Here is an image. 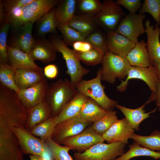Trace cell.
Segmentation results:
<instances>
[{"instance_id":"obj_1","label":"cell","mask_w":160,"mask_h":160,"mask_svg":"<svg viewBox=\"0 0 160 160\" xmlns=\"http://www.w3.org/2000/svg\"><path fill=\"white\" fill-rule=\"evenodd\" d=\"M59 0H33L19 8L5 12V20L12 27L36 22L50 10L55 8Z\"/></svg>"},{"instance_id":"obj_2","label":"cell","mask_w":160,"mask_h":160,"mask_svg":"<svg viewBox=\"0 0 160 160\" xmlns=\"http://www.w3.org/2000/svg\"><path fill=\"white\" fill-rule=\"evenodd\" d=\"M79 92L70 81L61 79L49 84L44 100L48 104L52 116H55L63 106Z\"/></svg>"},{"instance_id":"obj_3","label":"cell","mask_w":160,"mask_h":160,"mask_svg":"<svg viewBox=\"0 0 160 160\" xmlns=\"http://www.w3.org/2000/svg\"><path fill=\"white\" fill-rule=\"evenodd\" d=\"M49 38L57 51L62 55L67 69L65 73L70 76L71 83L76 86L83 80L84 76L90 72L89 70L82 65L77 52L68 47L60 36L57 34H51Z\"/></svg>"},{"instance_id":"obj_4","label":"cell","mask_w":160,"mask_h":160,"mask_svg":"<svg viewBox=\"0 0 160 160\" xmlns=\"http://www.w3.org/2000/svg\"><path fill=\"white\" fill-rule=\"evenodd\" d=\"M101 77L102 67L97 72L95 78L83 80L75 87L79 92L94 100L103 109L109 111L114 109L118 102L109 98L105 93Z\"/></svg>"},{"instance_id":"obj_5","label":"cell","mask_w":160,"mask_h":160,"mask_svg":"<svg viewBox=\"0 0 160 160\" xmlns=\"http://www.w3.org/2000/svg\"><path fill=\"white\" fill-rule=\"evenodd\" d=\"M23 154L40 156L45 160L53 158L51 151L45 141L32 135L25 128L12 127Z\"/></svg>"},{"instance_id":"obj_6","label":"cell","mask_w":160,"mask_h":160,"mask_svg":"<svg viewBox=\"0 0 160 160\" xmlns=\"http://www.w3.org/2000/svg\"><path fill=\"white\" fill-rule=\"evenodd\" d=\"M126 144L121 142L97 143L82 153L75 152L76 160H114L125 153Z\"/></svg>"},{"instance_id":"obj_7","label":"cell","mask_w":160,"mask_h":160,"mask_svg":"<svg viewBox=\"0 0 160 160\" xmlns=\"http://www.w3.org/2000/svg\"><path fill=\"white\" fill-rule=\"evenodd\" d=\"M102 64V80L111 84L117 78H126L131 66L126 57L109 51L104 55Z\"/></svg>"},{"instance_id":"obj_8","label":"cell","mask_w":160,"mask_h":160,"mask_svg":"<svg viewBox=\"0 0 160 160\" xmlns=\"http://www.w3.org/2000/svg\"><path fill=\"white\" fill-rule=\"evenodd\" d=\"M13 127L8 122L0 121V158L12 159L23 155Z\"/></svg>"},{"instance_id":"obj_9","label":"cell","mask_w":160,"mask_h":160,"mask_svg":"<svg viewBox=\"0 0 160 160\" xmlns=\"http://www.w3.org/2000/svg\"><path fill=\"white\" fill-rule=\"evenodd\" d=\"M103 4L102 9L95 15L97 23L108 32L115 31L126 13L113 0H105Z\"/></svg>"},{"instance_id":"obj_10","label":"cell","mask_w":160,"mask_h":160,"mask_svg":"<svg viewBox=\"0 0 160 160\" xmlns=\"http://www.w3.org/2000/svg\"><path fill=\"white\" fill-rule=\"evenodd\" d=\"M145 17L144 14L129 13L122 18L115 31L136 44L138 37L145 33L143 20Z\"/></svg>"},{"instance_id":"obj_11","label":"cell","mask_w":160,"mask_h":160,"mask_svg":"<svg viewBox=\"0 0 160 160\" xmlns=\"http://www.w3.org/2000/svg\"><path fill=\"white\" fill-rule=\"evenodd\" d=\"M105 141L102 135L96 132L91 125L76 135L66 139L62 144L69 147L71 150L82 153L95 144Z\"/></svg>"},{"instance_id":"obj_12","label":"cell","mask_w":160,"mask_h":160,"mask_svg":"<svg viewBox=\"0 0 160 160\" xmlns=\"http://www.w3.org/2000/svg\"><path fill=\"white\" fill-rule=\"evenodd\" d=\"M91 124L83 120L79 116L58 123L52 138L55 142L61 145L64 140L79 133Z\"/></svg>"},{"instance_id":"obj_13","label":"cell","mask_w":160,"mask_h":160,"mask_svg":"<svg viewBox=\"0 0 160 160\" xmlns=\"http://www.w3.org/2000/svg\"><path fill=\"white\" fill-rule=\"evenodd\" d=\"M134 79L144 81L153 93L155 92L159 80L155 68L152 65L145 67L131 66L125 80H121V83L117 86V90L124 92L126 89L129 80Z\"/></svg>"},{"instance_id":"obj_14","label":"cell","mask_w":160,"mask_h":160,"mask_svg":"<svg viewBox=\"0 0 160 160\" xmlns=\"http://www.w3.org/2000/svg\"><path fill=\"white\" fill-rule=\"evenodd\" d=\"M34 22H30L20 26L13 27L9 44L8 46L17 48L28 54L34 42L32 35Z\"/></svg>"},{"instance_id":"obj_15","label":"cell","mask_w":160,"mask_h":160,"mask_svg":"<svg viewBox=\"0 0 160 160\" xmlns=\"http://www.w3.org/2000/svg\"><path fill=\"white\" fill-rule=\"evenodd\" d=\"M49 84L45 78L42 81L28 88L20 90L17 94L24 107L28 110L44 100Z\"/></svg>"},{"instance_id":"obj_16","label":"cell","mask_w":160,"mask_h":160,"mask_svg":"<svg viewBox=\"0 0 160 160\" xmlns=\"http://www.w3.org/2000/svg\"><path fill=\"white\" fill-rule=\"evenodd\" d=\"M135 131L124 118L118 119L102 136L108 143L119 142L126 144Z\"/></svg>"},{"instance_id":"obj_17","label":"cell","mask_w":160,"mask_h":160,"mask_svg":"<svg viewBox=\"0 0 160 160\" xmlns=\"http://www.w3.org/2000/svg\"><path fill=\"white\" fill-rule=\"evenodd\" d=\"M57 52L49 40L42 38L35 39L28 54L34 61L38 60L47 64L56 60Z\"/></svg>"},{"instance_id":"obj_18","label":"cell","mask_w":160,"mask_h":160,"mask_svg":"<svg viewBox=\"0 0 160 160\" xmlns=\"http://www.w3.org/2000/svg\"><path fill=\"white\" fill-rule=\"evenodd\" d=\"M8 63L15 70L26 69L43 71L29 55L20 49L10 47H7Z\"/></svg>"},{"instance_id":"obj_19","label":"cell","mask_w":160,"mask_h":160,"mask_svg":"<svg viewBox=\"0 0 160 160\" xmlns=\"http://www.w3.org/2000/svg\"><path fill=\"white\" fill-rule=\"evenodd\" d=\"M145 33L147 36L146 47L149 56L151 65L155 60L160 61V27L156 24L151 25L149 20L145 23Z\"/></svg>"},{"instance_id":"obj_20","label":"cell","mask_w":160,"mask_h":160,"mask_svg":"<svg viewBox=\"0 0 160 160\" xmlns=\"http://www.w3.org/2000/svg\"><path fill=\"white\" fill-rule=\"evenodd\" d=\"M106 39L109 51L125 57L136 44L115 31L108 32Z\"/></svg>"},{"instance_id":"obj_21","label":"cell","mask_w":160,"mask_h":160,"mask_svg":"<svg viewBox=\"0 0 160 160\" xmlns=\"http://www.w3.org/2000/svg\"><path fill=\"white\" fill-rule=\"evenodd\" d=\"M89 98L79 92L63 106L56 116L58 123L79 116L83 106Z\"/></svg>"},{"instance_id":"obj_22","label":"cell","mask_w":160,"mask_h":160,"mask_svg":"<svg viewBox=\"0 0 160 160\" xmlns=\"http://www.w3.org/2000/svg\"><path fill=\"white\" fill-rule=\"evenodd\" d=\"M43 71L20 69L15 71V82L20 90L31 87L42 81L45 78Z\"/></svg>"},{"instance_id":"obj_23","label":"cell","mask_w":160,"mask_h":160,"mask_svg":"<svg viewBox=\"0 0 160 160\" xmlns=\"http://www.w3.org/2000/svg\"><path fill=\"white\" fill-rule=\"evenodd\" d=\"M150 102V100H148L142 105L135 109L128 108L118 104L116 105V107L122 112L132 127L135 130L138 131L141 122L150 117V115L155 112L157 110L156 107L149 112H145L143 108L146 105Z\"/></svg>"},{"instance_id":"obj_24","label":"cell","mask_w":160,"mask_h":160,"mask_svg":"<svg viewBox=\"0 0 160 160\" xmlns=\"http://www.w3.org/2000/svg\"><path fill=\"white\" fill-rule=\"evenodd\" d=\"M67 24L86 37L96 31L98 25L95 15L88 14L75 15Z\"/></svg>"},{"instance_id":"obj_25","label":"cell","mask_w":160,"mask_h":160,"mask_svg":"<svg viewBox=\"0 0 160 160\" xmlns=\"http://www.w3.org/2000/svg\"><path fill=\"white\" fill-rule=\"evenodd\" d=\"M126 58L131 66L145 67L151 65L146 43L143 40L135 44Z\"/></svg>"},{"instance_id":"obj_26","label":"cell","mask_w":160,"mask_h":160,"mask_svg":"<svg viewBox=\"0 0 160 160\" xmlns=\"http://www.w3.org/2000/svg\"><path fill=\"white\" fill-rule=\"evenodd\" d=\"M77 1L59 0L55 8V17L57 26L67 24L75 15Z\"/></svg>"},{"instance_id":"obj_27","label":"cell","mask_w":160,"mask_h":160,"mask_svg":"<svg viewBox=\"0 0 160 160\" xmlns=\"http://www.w3.org/2000/svg\"><path fill=\"white\" fill-rule=\"evenodd\" d=\"M27 110L28 118L25 128L29 131L36 125L46 121L52 116L50 108L44 100L40 103Z\"/></svg>"},{"instance_id":"obj_28","label":"cell","mask_w":160,"mask_h":160,"mask_svg":"<svg viewBox=\"0 0 160 160\" xmlns=\"http://www.w3.org/2000/svg\"><path fill=\"white\" fill-rule=\"evenodd\" d=\"M108 112L95 100L89 97L83 106L79 116L87 122L93 123L105 115Z\"/></svg>"},{"instance_id":"obj_29","label":"cell","mask_w":160,"mask_h":160,"mask_svg":"<svg viewBox=\"0 0 160 160\" xmlns=\"http://www.w3.org/2000/svg\"><path fill=\"white\" fill-rule=\"evenodd\" d=\"M55 8L46 13L37 21V33L40 36L47 34L57 33V27L55 17Z\"/></svg>"},{"instance_id":"obj_30","label":"cell","mask_w":160,"mask_h":160,"mask_svg":"<svg viewBox=\"0 0 160 160\" xmlns=\"http://www.w3.org/2000/svg\"><path fill=\"white\" fill-rule=\"evenodd\" d=\"M129 149L121 156L115 159L116 160H129L136 157L146 156L154 159H160V152L155 151L142 147L135 142L129 145Z\"/></svg>"},{"instance_id":"obj_31","label":"cell","mask_w":160,"mask_h":160,"mask_svg":"<svg viewBox=\"0 0 160 160\" xmlns=\"http://www.w3.org/2000/svg\"><path fill=\"white\" fill-rule=\"evenodd\" d=\"M130 138L142 147L160 152V132L158 130L154 131L148 136L140 135L134 133Z\"/></svg>"},{"instance_id":"obj_32","label":"cell","mask_w":160,"mask_h":160,"mask_svg":"<svg viewBox=\"0 0 160 160\" xmlns=\"http://www.w3.org/2000/svg\"><path fill=\"white\" fill-rule=\"evenodd\" d=\"M15 70L9 64L0 62V84L17 94L20 90L15 82Z\"/></svg>"},{"instance_id":"obj_33","label":"cell","mask_w":160,"mask_h":160,"mask_svg":"<svg viewBox=\"0 0 160 160\" xmlns=\"http://www.w3.org/2000/svg\"><path fill=\"white\" fill-rule=\"evenodd\" d=\"M57 116H52L49 119L35 126L30 131L33 135L45 140L51 137L58 123Z\"/></svg>"},{"instance_id":"obj_34","label":"cell","mask_w":160,"mask_h":160,"mask_svg":"<svg viewBox=\"0 0 160 160\" xmlns=\"http://www.w3.org/2000/svg\"><path fill=\"white\" fill-rule=\"evenodd\" d=\"M118 119L116 112L113 110L111 111H108L105 115L94 122L92 126L96 132L102 135Z\"/></svg>"},{"instance_id":"obj_35","label":"cell","mask_w":160,"mask_h":160,"mask_svg":"<svg viewBox=\"0 0 160 160\" xmlns=\"http://www.w3.org/2000/svg\"><path fill=\"white\" fill-rule=\"evenodd\" d=\"M57 29L61 34L62 40L67 46H72L74 43L78 41H84L87 37L68 24L57 26Z\"/></svg>"},{"instance_id":"obj_36","label":"cell","mask_w":160,"mask_h":160,"mask_svg":"<svg viewBox=\"0 0 160 160\" xmlns=\"http://www.w3.org/2000/svg\"><path fill=\"white\" fill-rule=\"evenodd\" d=\"M45 141L49 147L52 157L55 160H73L69 153V151L71 150L70 147L56 143L51 137H48Z\"/></svg>"},{"instance_id":"obj_37","label":"cell","mask_w":160,"mask_h":160,"mask_svg":"<svg viewBox=\"0 0 160 160\" xmlns=\"http://www.w3.org/2000/svg\"><path fill=\"white\" fill-rule=\"evenodd\" d=\"M76 52L80 61L88 65H94L102 63L104 56L102 52L93 48L85 52Z\"/></svg>"},{"instance_id":"obj_38","label":"cell","mask_w":160,"mask_h":160,"mask_svg":"<svg viewBox=\"0 0 160 160\" xmlns=\"http://www.w3.org/2000/svg\"><path fill=\"white\" fill-rule=\"evenodd\" d=\"M149 14L156 22L160 25V0H144L139 10V14Z\"/></svg>"},{"instance_id":"obj_39","label":"cell","mask_w":160,"mask_h":160,"mask_svg":"<svg viewBox=\"0 0 160 160\" xmlns=\"http://www.w3.org/2000/svg\"><path fill=\"white\" fill-rule=\"evenodd\" d=\"M77 4L80 14L95 15L100 12L103 5L99 0H79Z\"/></svg>"},{"instance_id":"obj_40","label":"cell","mask_w":160,"mask_h":160,"mask_svg":"<svg viewBox=\"0 0 160 160\" xmlns=\"http://www.w3.org/2000/svg\"><path fill=\"white\" fill-rule=\"evenodd\" d=\"M85 40L89 43L92 47L102 52L105 55L109 51L106 39L101 32L96 31L88 36Z\"/></svg>"},{"instance_id":"obj_41","label":"cell","mask_w":160,"mask_h":160,"mask_svg":"<svg viewBox=\"0 0 160 160\" xmlns=\"http://www.w3.org/2000/svg\"><path fill=\"white\" fill-rule=\"evenodd\" d=\"M10 24L5 20L0 28V62L9 64L7 45V35Z\"/></svg>"},{"instance_id":"obj_42","label":"cell","mask_w":160,"mask_h":160,"mask_svg":"<svg viewBox=\"0 0 160 160\" xmlns=\"http://www.w3.org/2000/svg\"><path fill=\"white\" fill-rule=\"evenodd\" d=\"M140 0H117V4L126 9L131 14L136 12L141 7L142 3Z\"/></svg>"},{"instance_id":"obj_43","label":"cell","mask_w":160,"mask_h":160,"mask_svg":"<svg viewBox=\"0 0 160 160\" xmlns=\"http://www.w3.org/2000/svg\"><path fill=\"white\" fill-rule=\"evenodd\" d=\"M33 1V0H2V2L4 12H7L22 7Z\"/></svg>"},{"instance_id":"obj_44","label":"cell","mask_w":160,"mask_h":160,"mask_svg":"<svg viewBox=\"0 0 160 160\" xmlns=\"http://www.w3.org/2000/svg\"><path fill=\"white\" fill-rule=\"evenodd\" d=\"M72 46L74 50L80 52H86L93 48L91 45L85 40L76 41Z\"/></svg>"},{"instance_id":"obj_45","label":"cell","mask_w":160,"mask_h":160,"mask_svg":"<svg viewBox=\"0 0 160 160\" xmlns=\"http://www.w3.org/2000/svg\"><path fill=\"white\" fill-rule=\"evenodd\" d=\"M45 76L49 79L56 78L58 73L57 66L54 64H49L45 66L43 71Z\"/></svg>"},{"instance_id":"obj_46","label":"cell","mask_w":160,"mask_h":160,"mask_svg":"<svg viewBox=\"0 0 160 160\" xmlns=\"http://www.w3.org/2000/svg\"><path fill=\"white\" fill-rule=\"evenodd\" d=\"M150 102L154 101L160 111V79H159L157 83L155 92L152 93L151 95L148 99Z\"/></svg>"},{"instance_id":"obj_47","label":"cell","mask_w":160,"mask_h":160,"mask_svg":"<svg viewBox=\"0 0 160 160\" xmlns=\"http://www.w3.org/2000/svg\"><path fill=\"white\" fill-rule=\"evenodd\" d=\"M5 21V13L2 0H0V24H2Z\"/></svg>"},{"instance_id":"obj_48","label":"cell","mask_w":160,"mask_h":160,"mask_svg":"<svg viewBox=\"0 0 160 160\" xmlns=\"http://www.w3.org/2000/svg\"><path fill=\"white\" fill-rule=\"evenodd\" d=\"M152 65L155 68L159 79H160V61L155 60L153 62Z\"/></svg>"},{"instance_id":"obj_49","label":"cell","mask_w":160,"mask_h":160,"mask_svg":"<svg viewBox=\"0 0 160 160\" xmlns=\"http://www.w3.org/2000/svg\"><path fill=\"white\" fill-rule=\"evenodd\" d=\"M30 160H45L44 158L40 156L29 155Z\"/></svg>"},{"instance_id":"obj_50","label":"cell","mask_w":160,"mask_h":160,"mask_svg":"<svg viewBox=\"0 0 160 160\" xmlns=\"http://www.w3.org/2000/svg\"><path fill=\"white\" fill-rule=\"evenodd\" d=\"M51 160H55V159L53 158V157L52 158V159Z\"/></svg>"},{"instance_id":"obj_51","label":"cell","mask_w":160,"mask_h":160,"mask_svg":"<svg viewBox=\"0 0 160 160\" xmlns=\"http://www.w3.org/2000/svg\"><path fill=\"white\" fill-rule=\"evenodd\" d=\"M116 160L115 159V160Z\"/></svg>"},{"instance_id":"obj_52","label":"cell","mask_w":160,"mask_h":160,"mask_svg":"<svg viewBox=\"0 0 160 160\" xmlns=\"http://www.w3.org/2000/svg\"><path fill=\"white\" fill-rule=\"evenodd\" d=\"M159 26H160V25H159Z\"/></svg>"}]
</instances>
